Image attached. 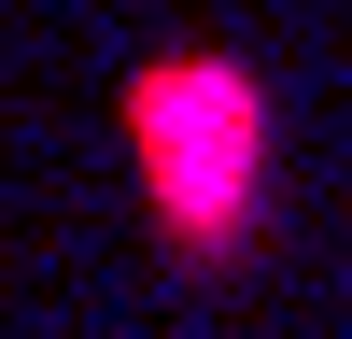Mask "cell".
<instances>
[{"label": "cell", "instance_id": "6da1fadb", "mask_svg": "<svg viewBox=\"0 0 352 339\" xmlns=\"http://www.w3.org/2000/svg\"><path fill=\"white\" fill-rule=\"evenodd\" d=\"M113 141H127V184L155 212V240L184 269H240L268 240V198H282V99L254 56L226 43H169L127 71L113 99Z\"/></svg>", "mask_w": 352, "mask_h": 339}]
</instances>
